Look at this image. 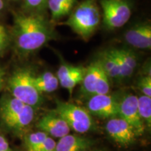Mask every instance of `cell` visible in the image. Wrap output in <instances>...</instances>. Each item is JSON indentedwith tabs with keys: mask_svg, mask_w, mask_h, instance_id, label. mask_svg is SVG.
<instances>
[{
	"mask_svg": "<svg viewBox=\"0 0 151 151\" xmlns=\"http://www.w3.org/2000/svg\"><path fill=\"white\" fill-rule=\"evenodd\" d=\"M55 113L67 122L70 129L78 133L88 132L93 124L89 111L73 104L58 100Z\"/></svg>",
	"mask_w": 151,
	"mask_h": 151,
	"instance_id": "277c9868",
	"label": "cell"
},
{
	"mask_svg": "<svg viewBox=\"0 0 151 151\" xmlns=\"http://www.w3.org/2000/svg\"><path fill=\"white\" fill-rule=\"evenodd\" d=\"M87 107L89 113L102 118L118 117V101L109 94L91 96L87 104Z\"/></svg>",
	"mask_w": 151,
	"mask_h": 151,
	"instance_id": "52a82bcc",
	"label": "cell"
},
{
	"mask_svg": "<svg viewBox=\"0 0 151 151\" xmlns=\"http://www.w3.org/2000/svg\"><path fill=\"white\" fill-rule=\"evenodd\" d=\"M101 15L95 0H85L76 8L63 24L83 39H88L100 23Z\"/></svg>",
	"mask_w": 151,
	"mask_h": 151,
	"instance_id": "7a4b0ae2",
	"label": "cell"
},
{
	"mask_svg": "<svg viewBox=\"0 0 151 151\" xmlns=\"http://www.w3.org/2000/svg\"><path fill=\"white\" fill-rule=\"evenodd\" d=\"M48 137V135L42 131L30 134L26 139L28 150L35 151Z\"/></svg>",
	"mask_w": 151,
	"mask_h": 151,
	"instance_id": "44dd1931",
	"label": "cell"
},
{
	"mask_svg": "<svg viewBox=\"0 0 151 151\" xmlns=\"http://www.w3.org/2000/svg\"><path fill=\"white\" fill-rule=\"evenodd\" d=\"M76 0H48L52 20H58L67 16L72 10Z\"/></svg>",
	"mask_w": 151,
	"mask_h": 151,
	"instance_id": "2e32d148",
	"label": "cell"
},
{
	"mask_svg": "<svg viewBox=\"0 0 151 151\" xmlns=\"http://www.w3.org/2000/svg\"><path fill=\"white\" fill-rule=\"evenodd\" d=\"M118 116L132 126L137 137L143 134L145 124L139 116L137 96L132 94H127L122 97L121 101H118Z\"/></svg>",
	"mask_w": 151,
	"mask_h": 151,
	"instance_id": "8992f818",
	"label": "cell"
},
{
	"mask_svg": "<svg viewBox=\"0 0 151 151\" xmlns=\"http://www.w3.org/2000/svg\"><path fill=\"white\" fill-rule=\"evenodd\" d=\"M92 144V141L86 138L67 134L60 138L55 151H86Z\"/></svg>",
	"mask_w": 151,
	"mask_h": 151,
	"instance_id": "8fae6325",
	"label": "cell"
},
{
	"mask_svg": "<svg viewBox=\"0 0 151 151\" xmlns=\"http://www.w3.org/2000/svg\"><path fill=\"white\" fill-rule=\"evenodd\" d=\"M0 151H12L8 141L1 135H0Z\"/></svg>",
	"mask_w": 151,
	"mask_h": 151,
	"instance_id": "83f0119b",
	"label": "cell"
},
{
	"mask_svg": "<svg viewBox=\"0 0 151 151\" xmlns=\"http://www.w3.org/2000/svg\"><path fill=\"white\" fill-rule=\"evenodd\" d=\"M104 22L110 29H118L127 22L131 17L129 4L123 0H101Z\"/></svg>",
	"mask_w": 151,
	"mask_h": 151,
	"instance_id": "5b68a950",
	"label": "cell"
},
{
	"mask_svg": "<svg viewBox=\"0 0 151 151\" xmlns=\"http://www.w3.org/2000/svg\"><path fill=\"white\" fill-rule=\"evenodd\" d=\"M28 8L36 11H43L46 8L48 0H24Z\"/></svg>",
	"mask_w": 151,
	"mask_h": 151,
	"instance_id": "cb8c5ba5",
	"label": "cell"
},
{
	"mask_svg": "<svg viewBox=\"0 0 151 151\" xmlns=\"http://www.w3.org/2000/svg\"><path fill=\"white\" fill-rule=\"evenodd\" d=\"M4 6V3L3 0H0V11L2 10Z\"/></svg>",
	"mask_w": 151,
	"mask_h": 151,
	"instance_id": "f546056e",
	"label": "cell"
},
{
	"mask_svg": "<svg viewBox=\"0 0 151 151\" xmlns=\"http://www.w3.org/2000/svg\"><path fill=\"white\" fill-rule=\"evenodd\" d=\"M33 75L27 69H18L11 76L8 81L12 97L25 104L35 107L42 102L41 94L33 83Z\"/></svg>",
	"mask_w": 151,
	"mask_h": 151,
	"instance_id": "3957f363",
	"label": "cell"
},
{
	"mask_svg": "<svg viewBox=\"0 0 151 151\" xmlns=\"http://www.w3.org/2000/svg\"><path fill=\"white\" fill-rule=\"evenodd\" d=\"M138 111L139 116L147 127L150 129L151 126V97L142 95L138 97Z\"/></svg>",
	"mask_w": 151,
	"mask_h": 151,
	"instance_id": "d6986e66",
	"label": "cell"
},
{
	"mask_svg": "<svg viewBox=\"0 0 151 151\" xmlns=\"http://www.w3.org/2000/svg\"><path fill=\"white\" fill-rule=\"evenodd\" d=\"M102 70L98 61L92 62L86 68L83 79L82 81V92L86 94L94 95L99 81L101 71Z\"/></svg>",
	"mask_w": 151,
	"mask_h": 151,
	"instance_id": "7c38bea8",
	"label": "cell"
},
{
	"mask_svg": "<svg viewBox=\"0 0 151 151\" xmlns=\"http://www.w3.org/2000/svg\"><path fill=\"white\" fill-rule=\"evenodd\" d=\"M26 104L14 97H6L1 101L0 113L4 122L18 113Z\"/></svg>",
	"mask_w": 151,
	"mask_h": 151,
	"instance_id": "e0dca14e",
	"label": "cell"
},
{
	"mask_svg": "<svg viewBox=\"0 0 151 151\" xmlns=\"http://www.w3.org/2000/svg\"><path fill=\"white\" fill-rule=\"evenodd\" d=\"M90 151H100V150H90Z\"/></svg>",
	"mask_w": 151,
	"mask_h": 151,
	"instance_id": "4dcf8cb0",
	"label": "cell"
},
{
	"mask_svg": "<svg viewBox=\"0 0 151 151\" xmlns=\"http://www.w3.org/2000/svg\"><path fill=\"white\" fill-rule=\"evenodd\" d=\"M9 37L6 30L3 25L0 24V54L2 53L9 45Z\"/></svg>",
	"mask_w": 151,
	"mask_h": 151,
	"instance_id": "484cf974",
	"label": "cell"
},
{
	"mask_svg": "<svg viewBox=\"0 0 151 151\" xmlns=\"http://www.w3.org/2000/svg\"><path fill=\"white\" fill-rule=\"evenodd\" d=\"M37 127L48 135L55 138H62L69 134L71 129L67 122L55 112L43 116L38 121Z\"/></svg>",
	"mask_w": 151,
	"mask_h": 151,
	"instance_id": "9c48e42d",
	"label": "cell"
},
{
	"mask_svg": "<svg viewBox=\"0 0 151 151\" xmlns=\"http://www.w3.org/2000/svg\"><path fill=\"white\" fill-rule=\"evenodd\" d=\"M28 151H32V150H28Z\"/></svg>",
	"mask_w": 151,
	"mask_h": 151,
	"instance_id": "1f68e13d",
	"label": "cell"
},
{
	"mask_svg": "<svg viewBox=\"0 0 151 151\" xmlns=\"http://www.w3.org/2000/svg\"><path fill=\"white\" fill-rule=\"evenodd\" d=\"M34 115H35V111L33 107L26 104L20 112L11 118L4 123L11 129L20 130L27 127L32 122Z\"/></svg>",
	"mask_w": 151,
	"mask_h": 151,
	"instance_id": "5bb4252c",
	"label": "cell"
},
{
	"mask_svg": "<svg viewBox=\"0 0 151 151\" xmlns=\"http://www.w3.org/2000/svg\"><path fill=\"white\" fill-rule=\"evenodd\" d=\"M106 130L116 142L124 146L133 143L137 137L132 126L119 117L111 118L106 124Z\"/></svg>",
	"mask_w": 151,
	"mask_h": 151,
	"instance_id": "ba28073f",
	"label": "cell"
},
{
	"mask_svg": "<svg viewBox=\"0 0 151 151\" xmlns=\"http://www.w3.org/2000/svg\"><path fill=\"white\" fill-rule=\"evenodd\" d=\"M86 68L82 67H75L73 70L67 76L60 81V83L63 88L69 90L71 94L73 88L77 85L81 83L86 73Z\"/></svg>",
	"mask_w": 151,
	"mask_h": 151,
	"instance_id": "ac0fdd59",
	"label": "cell"
},
{
	"mask_svg": "<svg viewBox=\"0 0 151 151\" xmlns=\"http://www.w3.org/2000/svg\"><path fill=\"white\" fill-rule=\"evenodd\" d=\"M14 33L18 48L22 51H35L52 38L46 20L37 14H16Z\"/></svg>",
	"mask_w": 151,
	"mask_h": 151,
	"instance_id": "6da1fadb",
	"label": "cell"
},
{
	"mask_svg": "<svg viewBox=\"0 0 151 151\" xmlns=\"http://www.w3.org/2000/svg\"><path fill=\"white\" fill-rule=\"evenodd\" d=\"M114 50L125 64L129 71L133 74L137 66V58L136 55L131 50L125 48H114Z\"/></svg>",
	"mask_w": 151,
	"mask_h": 151,
	"instance_id": "ffe728a7",
	"label": "cell"
},
{
	"mask_svg": "<svg viewBox=\"0 0 151 151\" xmlns=\"http://www.w3.org/2000/svg\"><path fill=\"white\" fill-rule=\"evenodd\" d=\"M56 142L51 137H48L35 151H55Z\"/></svg>",
	"mask_w": 151,
	"mask_h": 151,
	"instance_id": "d4e9b609",
	"label": "cell"
},
{
	"mask_svg": "<svg viewBox=\"0 0 151 151\" xmlns=\"http://www.w3.org/2000/svg\"><path fill=\"white\" fill-rule=\"evenodd\" d=\"M33 83L40 94L52 92L58 89L59 81L57 76L50 71H46L38 76H33Z\"/></svg>",
	"mask_w": 151,
	"mask_h": 151,
	"instance_id": "9a60e30c",
	"label": "cell"
},
{
	"mask_svg": "<svg viewBox=\"0 0 151 151\" xmlns=\"http://www.w3.org/2000/svg\"><path fill=\"white\" fill-rule=\"evenodd\" d=\"M14 1H16V0H14Z\"/></svg>",
	"mask_w": 151,
	"mask_h": 151,
	"instance_id": "d6a6232c",
	"label": "cell"
},
{
	"mask_svg": "<svg viewBox=\"0 0 151 151\" xmlns=\"http://www.w3.org/2000/svg\"><path fill=\"white\" fill-rule=\"evenodd\" d=\"M4 71L2 68L0 67V90L1 89L4 83Z\"/></svg>",
	"mask_w": 151,
	"mask_h": 151,
	"instance_id": "f1b7e54d",
	"label": "cell"
},
{
	"mask_svg": "<svg viewBox=\"0 0 151 151\" xmlns=\"http://www.w3.org/2000/svg\"><path fill=\"white\" fill-rule=\"evenodd\" d=\"M102 69V68H101ZM110 91V83L108 76L106 74L104 71L101 70L97 87H96L94 94H106Z\"/></svg>",
	"mask_w": 151,
	"mask_h": 151,
	"instance_id": "7402d4cb",
	"label": "cell"
},
{
	"mask_svg": "<svg viewBox=\"0 0 151 151\" xmlns=\"http://www.w3.org/2000/svg\"><path fill=\"white\" fill-rule=\"evenodd\" d=\"M74 67V66L67 65V64H63L60 66L58 72H57V78L58 81H60L65 78L66 76H67L73 70Z\"/></svg>",
	"mask_w": 151,
	"mask_h": 151,
	"instance_id": "4316f807",
	"label": "cell"
},
{
	"mask_svg": "<svg viewBox=\"0 0 151 151\" xmlns=\"http://www.w3.org/2000/svg\"><path fill=\"white\" fill-rule=\"evenodd\" d=\"M97 61L109 78L115 81L122 80L118 64L110 49L101 52L98 57Z\"/></svg>",
	"mask_w": 151,
	"mask_h": 151,
	"instance_id": "4fadbf2b",
	"label": "cell"
},
{
	"mask_svg": "<svg viewBox=\"0 0 151 151\" xmlns=\"http://www.w3.org/2000/svg\"><path fill=\"white\" fill-rule=\"evenodd\" d=\"M138 88L145 96L151 97V77L143 76L138 82Z\"/></svg>",
	"mask_w": 151,
	"mask_h": 151,
	"instance_id": "603a6c76",
	"label": "cell"
},
{
	"mask_svg": "<svg viewBox=\"0 0 151 151\" xmlns=\"http://www.w3.org/2000/svg\"><path fill=\"white\" fill-rule=\"evenodd\" d=\"M124 37L127 43L134 48H151V27L149 24H137L128 29Z\"/></svg>",
	"mask_w": 151,
	"mask_h": 151,
	"instance_id": "30bf717a",
	"label": "cell"
}]
</instances>
